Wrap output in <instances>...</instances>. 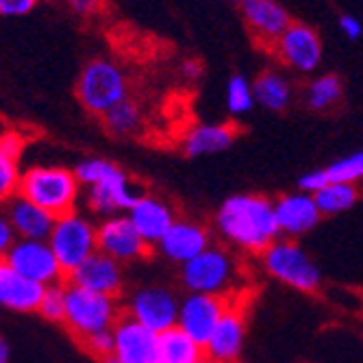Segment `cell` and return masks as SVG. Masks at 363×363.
<instances>
[{"instance_id": "obj_36", "label": "cell", "mask_w": 363, "mask_h": 363, "mask_svg": "<svg viewBox=\"0 0 363 363\" xmlns=\"http://www.w3.org/2000/svg\"><path fill=\"white\" fill-rule=\"evenodd\" d=\"M328 183H331V179H328L326 174V168L324 170H311V172H305L301 179H298V189L305 191V194H311L315 196L320 189H324Z\"/></svg>"}, {"instance_id": "obj_16", "label": "cell", "mask_w": 363, "mask_h": 363, "mask_svg": "<svg viewBox=\"0 0 363 363\" xmlns=\"http://www.w3.org/2000/svg\"><path fill=\"white\" fill-rule=\"evenodd\" d=\"M113 359L120 363H157L159 335L133 318H124L113 326Z\"/></svg>"}, {"instance_id": "obj_32", "label": "cell", "mask_w": 363, "mask_h": 363, "mask_svg": "<svg viewBox=\"0 0 363 363\" xmlns=\"http://www.w3.org/2000/svg\"><path fill=\"white\" fill-rule=\"evenodd\" d=\"M20 181H22V172L18 161L7 157L5 152H0V203L7 205L11 198L18 196Z\"/></svg>"}, {"instance_id": "obj_43", "label": "cell", "mask_w": 363, "mask_h": 363, "mask_svg": "<svg viewBox=\"0 0 363 363\" xmlns=\"http://www.w3.org/2000/svg\"><path fill=\"white\" fill-rule=\"evenodd\" d=\"M198 363H218V361H213V359H209V357L205 354V357H203L201 361H198Z\"/></svg>"}, {"instance_id": "obj_12", "label": "cell", "mask_w": 363, "mask_h": 363, "mask_svg": "<svg viewBox=\"0 0 363 363\" xmlns=\"http://www.w3.org/2000/svg\"><path fill=\"white\" fill-rule=\"evenodd\" d=\"M98 252H103L118 263H133L148 259L152 246L138 233L128 216H111L98 224Z\"/></svg>"}, {"instance_id": "obj_1", "label": "cell", "mask_w": 363, "mask_h": 363, "mask_svg": "<svg viewBox=\"0 0 363 363\" xmlns=\"http://www.w3.org/2000/svg\"><path fill=\"white\" fill-rule=\"evenodd\" d=\"M213 224L218 235L228 246L248 255L261 257L277 240H281L274 201L261 194L228 196L218 207Z\"/></svg>"}, {"instance_id": "obj_4", "label": "cell", "mask_w": 363, "mask_h": 363, "mask_svg": "<svg viewBox=\"0 0 363 363\" xmlns=\"http://www.w3.org/2000/svg\"><path fill=\"white\" fill-rule=\"evenodd\" d=\"M124 318L120 298L96 294L77 285L65 283V320L63 324L77 342L103 331H113V326Z\"/></svg>"}, {"instance_id": "obj_21", "label": "cell", "mask_w": 363, "mask_h": 363, "mask_svg": "<svg viewBox=\"0 0 363 363\" xmlns=\"http://www.w3.org/2000/svg\"><path fill=\"white\" fill-rule=\"evenodd\" d=\"M240 126L235 122L224 124H196L191 126L185 138L181 140V150L189 159L207 157L222 152L233 146V142L240 138Z\"/></svg>"}, {"instance_id": "obj_27", "label": "cell", "mask_w": 363, "mask_h": 363, "mask_svg": "<svg viewBox=\"0 0 363 363\" xmlns=\"http://www.w3.org/2000/svg\"><path fill=\"white\" fill-rule=\"evenodd\" d=\"M103 124L107 128V133L113 138H130L138 135L144 124V113L138 103H133L130 98H126L124 103L116 105L111 111L103 116Z\"/></svg>"}, {"instance_id": "obj_42", "label": "cell", "mask_w": 363, "mask_h": 363, "mask_svg": "<svg viewBox=\"0 0 363 363\" xmlns=\"http://www.w3.org/2000/svg\"><path fill=\"white\" fill-rule=\"evenodd\" d=\"M11 361V348L7 344V340L0 335V363H9Z\"/></svg>"}, {"instance_id": "obj_44", "label": "cell", "mask_w": 363, "mask_h": 363, "mask_svg": "<svg viewBox=\"0 0 363 363\" xmlns=\"http://www.w3.org/2000/svg\"><path fill=\"white\" fill-rule=\"evenodd\" d=\"M105 363H120V361H116V359H109V361H105Z\"/></svg>"}, {"instance_id": "obj_18", "label": "cell", "mask_w": 363, "mask_h": 363, "mask_svg": "<svg viewBox=\"0 0 363 363\" xmlns=\"http://www.w3.org/2000/svg\"><path fill=\"white\" fill-rule=\"evenodd\" d=\"M65 283L120 298L124 291V270H122V263H118L116 259L103 252H96L72 274H68V281Z\"/></svg>"}, {"instance_id": "obj_6", "label": "cell", "mask_w": 363, "mask_h": 363, "mask_svg": "<svg viewBox=\"0 0 363 363\" xmlns=\"http://www.w3.org/2000/svg\"><path fill=\"white\" fill-rule=\"evenodd\" d=\"M261 266L274 281L303 291L315 294L322 287V272L309 252L294 240H277L261 257Z\"/></svg>"}, {"instance_id": "obj_13", "label": "cell", "mask_w": 363, "mask_h": 363, "mask_svg": "<svg viewBox=\"0 0 363 363\" xmlns=\"http://www.w3.org/2000/svg\"><path fill=\"white\" fill-rule=\"evenodd\" d=\"M274 57L294 72L311 74L322 63L320 35L307 24L294 22L272 48Z\"/></svg>"}, {"instance_id": "obj_28", "label": "cell", "mask_w": 363, "mask_h": 363, "mask_svg": "<svg viewBox=\"0 0 363 363\" xmlns=\"http://www.w3.org/2000/svg\"><path fill=\"white\" fill-rule=\"evenodd\" d=\"M315 205L322 216H340L352 209L359 201V189L350 183H335L331 181L324 189H320L315 196Z\"/></svg>"}, {"instance_id": "obj_33", "label": "cell", "mask_w": 363, "mask_h": 363, "mask_svg": "<svg viewBox=\"0 0 363 363\" xmlns=\"http://www.w3.org/2000/svg\"><path fill=\"white\" fill-rule=\"evenodd\" d=\"M38 313L50 322H63L65 320V283L50 285L44 289Z\"/></svg>"}, {"instance_id": "obj_5", "label": "cell", "mask_w": 363, "mask_h": 363, "mask_svg": "<svg viewBox=\"0 0 363 363\" xmlns=\"http://www.w3.org/2000/svg\"><path fill=\"white\" fill-rule=\"evenodd\" d=\"M79 103L94 116H105L128 98V81L124 70L109 59H94L77 81Z\"/></svg>"}, {"instance_id": "obj_17", "label": "cell", "mask_w": 363, "mask_h": 363, "mask_svg": "<svg viewBox=\"0 0 363 363\" xmlns=\"http://www.w3.org/2000/svg\"><path fill=\"white\" fill-rule=\"evenodd\" d=\"M209 246H211V235L201 222L177 218L168 233L157 244V250L168 261L185 266V263L196 259L201 252H205Z\"/></svg>"}, {"instance_id": "obj_26", "label": "cell", "mask_w": 363, "mask_h": 363, "mask_svg": "<svg viewBox=\"0 0 363 363\" xmlns=\"http://www.w3.org/2000/svg\"><path fill=\"white\" fill-rule=\"evenodd\" d=\"M344 85L337 74H320L305 87V105L313 111H328L340 105Z\"/></svg>"}, {"instance_id": "obj_24", "label": "cell", "mask_w": 363, "mask_h": 363, "mask_svg": "<svg viewBox=\"0 0 363 363\" xmlns=\"http://www.w3.org/2000/svg\"><path fill=\"white\" fill-rule=\"evenodd\" d=\"M255 101L268 111H285L291 105V83L279 70L261 72L255 83Z\"/></svg>"}, {"instance_id": "obj_25", "label": "cell", "mask_w": 363, "mask_h": 363, "mask_svg": "<svg viewBox=\"0 0 363 363\" xmlns=\"http://www.w3.org/2000/svg\"><path fill=\"white\" fill-rule=\"evenodd\" d=\"M205 357V348L198 346L181 328L159 335V361L157 363H198Z\"/></svg>"}, {"instance_id": "obj_35", "label": "cell", "mask_w": 363, "mask_h": 363, "mask_svg": "<svg viewBox=\"0 0 363 363\" xmlns=\"http://www.w3.org/2000/svg\"><path fill=\"white\" fill-rule=\"evenodd\" d=\"M24 144H26V140H24L22 133H18V130L5 128L3 133H0V152H5L7 157H11L16 161L20 159V155L24 150Z\"/></svg>"}, {"instance_id": "obj_38", "label": "cell", "mask_w": 363, "mask_h": 363, "mask_svg": "<svg viewBox=\"0 0 363 363\" xmlns=\"http://www.w3.org/2000/svg\"><path fill=\"white\" fill-rule=\"evenodd\" d=\"M16 230L7 218V213H0V261H5V257L9 255V250L16 244Z\"/></svg>"}, {"instance_id": "obj_29", "label": "cell", "mask_w": 363, "mask_h": 363, "mask_svg": "<svg viewBox=\"0 0 363 363\" xmlns=\"http://www.w3.org/2000/svg\"><path fill=\"white\" fill-rule=\"evenodd\" d=\"M257 105L252 83L244 74H233L226 85V107L233 116H244Z\"/></svg>"}, {"instance_id": "obj_40", "label": "cell", "mask_w": 363, "mask_h": 363, "mask_svg": "<svg viewBox=\"0 0 363 363\" xmlns=\"http://www.w3.org/2000/svg\"><path fill=\"white\" fill-rule=\"evenodd\" d=\"M340 30L348 40H359L363 35V24L354 16L344 13V16H340Z\"/></svg>"}, {"instance_id": "obj_2", "label": "cell", "mask_w": 363, "mask_h": 363, "mask_svg": "<svg viewBox=\"0 0 363 363\" xmlns=\"http://www.w3.org/2000/svg\"><path fill=\"white\" fill-rule=\"evenodd\" d=\"M242 263L224 246L211 244L205 252L181 266V283L187 294H211L230 298L242 291Z\"/></svg>"}, {"instance_id": "obj_15", "label": "cell", "mask_w": 363, "mask_h": 363, "mask_svg": "<svg viewBox=\"0 0 363 363\" xmlns=\"http://www.w3.org/2000/svg\"><path fill=\"white\" fill-rule=\"evenodd\" d=\"M242 16L259 48L272 50L283 33L294 24L279 0H244Z\"/></svg>"}, {"instance_id": "obj_31", "label": "cell", "mask_w": 363, "mask_h": 363, "mask_svg": "<svg viewBox=\"0 0 363 363\" xmlns=\"http://www.w3.org/2000/svg\"><path fill=\"white\" fill-rule=\"evenodd\" d=\"M120 166H116L109 159H101V157H91V159H83L79 166L74 168V174L79 179L81 185L94 187L98 183H103L107 177H111Z\"/></svg>"}, {"instance_id": "obj_10", "label": "cell", "mask_w": 363, "mask_h": 363, "mask_svg": "<svg viewBox=\"0 0 363 363\" xmlns=\"http://www.w3.org/2000/svg\"><path fill=\"white\" fill-rule=\"evenodd\" d=\"M5 261L20 277L38 283L42 287L61 285L68 281L48 242L18 240L13 248L9 250V255L5 257Z\"/></svg>"}, {"instance_id": "obj_20", "label": "cell", "mask_w": 363, "mask_h": 363, "mask_svg": "<svg viewBox=\"0 0 363 363\" xmlns=\"http://www.w3.org/2000/svg\"><path fill=\"white\" fill-rule=\"evenodd\" d=\"M128 220L133 222V226L138 228V233L155 248L163 235L168 233L170 226L177 222V213L174 209L166 203L161 201L157 196H142L140 201L135 203V207L130 209L128 213Z\"/></svg>"}, {"instance_id": "obj_14", "label": "cell", "mask_w": 363, "mask_h": 363, "mask_svg": "<svg viewBox=\"0 0 363 363\" xmlns=\"http://www.w3.org/2000/svg\"><path fill=\"white\" fill-rule=\"evenodd\" d=\"M142 196H146L144 187L130 179L122 168H118L103 183L87 189V207L103 218L120 216V211H130Z\"/></svg>"}, {"instance_id": "obj_39", "label": "cell", "mask_w": 363, "mask_h": 363, "mask_svg": "<svg viewBox=\"0 0 363 363\" xmlns=\"http://www.w3.org/2000/svg\"><path fill=\"white\" fill-rule=\"evenodd\" d=\"M65 3L81 18H91L96 13H101L105 7V0H65Z\"/></svg>"}, {"instance_id": "obj_22", "label": "cell", "mask_w": 363, "mask_h": 363, "mask_svg": "<svg viewBox=\"0 0 363 363\" xmlns=\"http://www.w3.org/2000/svg\"><path fill=\"white\" fill-rule=\"evenodd\" d=\"M5 213L16 230L20 240H38V242H48L57 218L44 211L42 207L33 205L20 194L5 205Z\"/></svg>"}, {"instance_id": "obj_23", "label": "cell", "mask_w": 363, "mask_h": 363, "mask_svg": "<svg viewBox=\"0 0 363 363\" xmlns=\"http://www.w3.org/2000/svg\"><path fill=\"white\" fill-rule=\"evenodd\" d=\"M44 289L46 287L20 277L7 261H0V307L20 313L38 311Z\"/></svg>"}, {"instance_id": "obj_3", "label": "cell", "mask_w": 363, "mask_h": 363, "mask_svg": "<svg viewBox=\"0 0 363 363\" xmlns=\"http://www.w3.org/2000/svg\"><path fill=\"white\" fill-rule=\"evenodd\" d=\"M18 194L33 205L48 211L50 216L63 218L74 213L81 196V183L74 170L57 166H35L22 172Z\"/></svg>"}, {"instance_id": "obj_19", "label": "cell", "mask_w": 363, "mask_h": 363, "mask_svg": "<svg viewBox=\"0 0 363 363\" xmlns=\"http://www.w3.org/2000/svg\"><path fill=\"white\" fill-rule=\"evenodd\" d=\"M274 213H277L281 235H285L287 240L307 235L309 230L318 226L322 218L315 205V198L305 191L283 194L279 201H274Z\"/></svg>"}, {"instance_id": "obj_7", "label": "cell", "mask_w": 363, "mask_h": 363, "mask_svg": "<svg viewBox=\"0 0 363 363\" xmlns=\"http://www.w3.org/2000/svg\"><path fill=\"white\" fill-rule=\"evenodd\" d=\"M48 244L65 277H68L79 266H83L91 255L98 252V226L77 211L68 213L57 218Z\"/></svg>"}, {"instance_id": "obj_11", "label": "cell", "mask_w": 363, "mask_h": 363, "mask_svg": "<svg viewBox=\"0 0 363 363\" xmlns=\"http://www.w3.org/2000/svg\"><path fill=\"white\" fill-rule=\"evenodd\" d=\"M230 298L211 294H187L181 298L179 311V328L189 335L198 346H207L213 331L218 328L222 315L228 309Z\"/></svg>"}, {"instance_id": "obj_45", "label": "cell", "mask_w": 363, "mask_h": 363, "mask_svg": "<svg viewBox=\"0 0 363 363\" xmlns=\"http://www.w3.org/2000/svg\"><path fill=\"white\" fill-rule=\"evenodd\" d=\"M230 3H240V5H242V3H244V0H230Z\"/></svg>"}, {"instance_id": "obj_37", "label": "cell", "mask_w": 363, "mask_h": 363, "mask_svg": "<svg viewBox=\"0 0 363 363\" xmlns=\"http://www.w3.org/2000/svg\"><path fill=\"white\" fill-rule=\"evenodd\" d=\"M38 0H0V16L5 18H22L35 9Z\"/></svg>"}, {"instance_id": "obj_9", "label": "cell", "mask_w": 363, "mask_h": 363, "mask_svg": "<svg viewBox=\"0 0 363 363\" xmlns=\"http://www.w3.org/2000/svg\"><path fill=\"white\" fill-rule=\"evenodd\" d=\"M246 320H248V294L242 289L230 296L226 313L222 315L218 328L213 331L205 354L218 363H240L246 344Z\"/></svg>"}, {"instance_id": "obj_34", "label": "cell", "mask_w": 363, "mask_h": 363, "mask_svg": "<svg viewBox=\"0 0 363 363\" xmlns=\"http://www.w3.org/2000/svg\"><path fill=\"white\" fill-rule=\"evenodd\" d=\"M83 346V350H87L91 357H96L98 361H109L113 359V331H103V333H94L89 337H85L83 342H79Z\"/></svg>"}, {"instance_id": "obj_41", "label": "cell", "mask_w": 363, "mask_h": 363, "mask_svg": "<svg viewBox=\"0 0 363 363\" xmlns=\"http://www.w3.org/2000/svg\"><path fill=\"white\" fill-rule=\"evenodd\" d=\"M183 74L189 77V79H198V77L203 74V65L198 63V61H194V59H189V61L183 63Z\"/></svg>"}, {"instance_id": "obj_30", "label": "cell", "mask_w": 363, "mask_h": 363, "mask_svg": "<svg viewBox=\"0 0 363 363\" xmlns=\"http://www.w3.org/2000/svg\"><path fill=\"white\" fill-rule=\"evenodd\" d=\"M326 174L335 183L357 185L359 181H363V148L348 155V157L337 159L335 163H331V166L326 168Z\"/></svg>"}, {"instance_id": "obj_8", "label": "cell", "mask_w": 363, "mask_h": 363, "mask_svg": "<svg viewBox=\"0 0 363 363\" xmlns=\"http://www.w3.org/2000/svg\"><path fill=\"white\" fill-rule=\"evenodd\" d=\"M181 311V298L174 289L163 285H146L128 296L124 313L133 318L152 333L163 335L177 328Z\"/></svg>"}]
</instances>
